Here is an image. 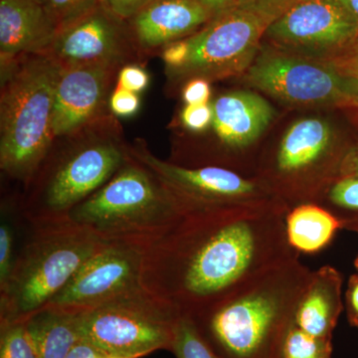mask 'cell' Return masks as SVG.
Instances as JSON below:
<instances>
[{
  "label": "cell",
  "mask_w": 358,
  "mask_h": 358,
  "mask_svg": "<svg viewBox=\"0 0 358 358\" xmlns=\"http://www.w3.org/2000/svg\"><path fill=\"white\" fill-rule=\"evenodd\" d=\"M143 255L136 245H103L44 308L81 313L143 288Z\"/></svg>",
  "instance_id": "obj_11"
},
{
  "label": "cell",
  "mask_w": 358,
  "mask_h": 358,
  "mask_svg": "<svg viewBox=\"0 0 358 358\" xmlns=\"http://www.w3.org/2000/svg\"><path fill=\"white\" fill-rule=\"evenodd\" d=\"M128 148L131 157L150 169L187 212L285 204L259 178L227 167L185 166L160 159L140 141Z\"/></svg>",
  "instance_id": "obj_9"
},
{
  "label": "cell",
  "mask_w": 358,
  "mask_h": 358,
  "mask_svg": "<svg viewBox=\"0 0 358 358\" xmlns=\"http://www.w3.org/2000/svg\"><path fill=\"white\" fill-rule=\"evenodd\" d=\"M186 213L185 206L157 176L129 155L117 173L75 207L67 220L105 243L147 248Z\"/></svg>",
  "instance_id": "obj_4"
},
{
  "label": "cell",
  "mask_w": 358,
  "mask_h": 358,
  "mask_svg": "<svg viewBox=\"0 0 358 358\" xmlns=\"http://www.w3.org/2000/svg\"><path fill=\"white\" fill-rule=\"evenodd\" d=\"M99 358H119V357H109V355H102Z\"/></svg>",
  "instance_id": "obj_41"
},
{
  "label": "cell",
  "mask_w": 358,
  "mask_h": 358,
  "mask_svg": "<svg viewBox=\"0 0 358 358\" xmlns=\"http://www.w3.org/2000/svg\"><path fill=\"white\" fill-rule=\"evenodd\" d=\"M212 128L221 145L234 152L253 145L274 117L272 106L254 92L224 94L212 103Z\"/></svg>",
  "instance_id": "obj_16"
},
{
  "label": "cell",
  "mask_w": 358,
  "mask_h": 358,
  "mask_svg": "<svg viewBox=\"0 0 358 358\" xmlns=\"http://www.w3.org/2000/svg\"><path fill=\"white\" fill-rule=\"evenodd\" d=\"M0 358H37L25 322L0 324Z\"/></svg>",
  "instance_id": "obj_24"
},
{
  "label": "cell",
  "mask_w": 358,
  "mask_h": 358,
  "mask_svg": "<svg viewBox=\"0 0 358 358\" xmlns=\"http://www.w3.org/2000/svg\"><path fill=\"white\" fill-rule=\"evenodd\" d=\"M128 147L115 136H90L60 154H49L26 186L22 215L33 227L67 220L126 164Z\"/></svg>",
  "instance_id": "obj_6"
},
{
  "label": "cell",
  "mask_w": 358,
  "mask_h": 358,
  "mask_svg": "<svg viewBox=\"0 0 358 358\" xmlns=\"http://www.w3.org/2000/svg\"><path fill=\"white\" fill-rule=\"evenodd\" d=\"M315 203L331 211L343 229L358 234V176H338L320 193Z\"/></svg>",
  "instance_id": "obj_21"
},
{
  "label": "cell",
  "mask_w": 358,
  "mask_h": 358,
  "mask_svg": "<svg viewBox=\"0 0 358 358\" xmlns=\"http://www.w3.org/2000/svg\"><path fill=\"white\" fill-rule=\"evenodd\" d=\"M150 78L148 71L140 65L128 64L117 73V87H121L134 93L141 94L148 89Z\"/></svg>",
  "instance_id": "obj_30"
},
{
  "label": "cell",
  "mask_w": 358,
  "mask_h": 358,
  "mask_svg": "<svg viewBox=\"0 0 358 358\" xmlns=\"http://www.w3.org/2000/svg\"><path fill=\"white\" fill-rule=\"evenodd\" d=\"M182 126L193 133H201L212 127L213 107L212 103L185 105L180 114Z\"/></svg>",
  "instance_id": "obj_28"
},
{
  "label": "cell",
  "mask_w": 358,
  "mask_h": 358,
  "mask_svg": "<svg viewBox=\"0 0 358 358\" xmlns=\"http://www.w3.org/2000/svg\"><path fill=\"white\" fill-rule=\"evenodd\" d=\"M322 60H326L341 74L358 82V38L343 50Z\"/></svg>",
  "instance_id": "obj_31"
},
{
  "label": "cell",
  "mask_w": 358,
  "mask_h": 358,
  "mask_svg": "<svg viewBox=\"0 0 358 358\" xmlns=\"http://www.w3.org/2000/svg\"><path fill=\"white\" fill-rule=\"evenodd\" d=\"M345 310L350 326L358 329V274L352 275L348 280Z\"/></svg>",
  "instance_id": "obj_35"
},
{
  "label": "cell",
  "mask_w": 358,
  "mask_h": 358,
  "mask_svg": "<svg viewBox=\"0 0 358 358\" xmlns=\"http://www.w3.org/2000/svg\"><path fill=\"white\" fill-rule=\"evenodd\" d=\"M265 37L278 48L327 59L358 38V23L336 0H307L271 23Z\"/></svg>",
  "instance_id": "obj_12"
},
{
  "label": "cell",
  "mask_w": 358,
  "mask_h": 358,
  "mask_svg": "<svg viewBox=\"0 0 358 358\" xmlns=\"http://www.w3.org/2000/svg\"><path fill=\"white\" fill-rule=\"evenodd\" d=\"M339 176H358V143L345 150L339 166Z\"/></svg>",
  "instance_id": "obj_36"
},
{
  "label": "cell",
  "mask_w": 358,
  "mask_h": 358,
  "mask_svg": "<svg viewBox=\"0 0 358 358\" xmlns=\"http://www.w3.org/2000/svg\"><path fill=\"white\" fill-rule=\"evenodd\" d=\"M171 352L176 358H221L188 315H179L174 324Z\"/></svg>",
  "instance_id": "obj_22"
},
{
  "label": "cell",
  "mask_w": 358,
  "mask_h": 358,
  "mask_svg": "<svg viewBox=\"0 0 358 358\" xmlns=\"http://www.w3.org/2000/svg\"><path fill=\"white\" fill-rule=\"evenodd\" d=\"M268 26L262 16L239 7L214 16L203 29L187 37V60L169 78L212 81L243 74L258 55Z\"/></svg>",
  "instance_id": "obj_10"
},
{
  "label": "cell",
  "mask_w": 358,
  "mask_h": 358,
  "mask_svg": "<svg viewBox=\"0 0 358 358\" xmlns=\"http://www.w3.org/2000/svg\"><path fill=\"white\" fill-rule=\"evenodd\" d=\"M13 229L8 222L0 225V291L6 288L15 262Z\"/></svg>",
  "instance_id": "obj_27"
},
{
  "label": "cell",
  "mask_w": 358,
  "mask_h": 358,
  "mask_svg": "<svg viewBox=\"0 0 358 358\" xmlns=\"http://www.w3.org/2000/svg\"><path fill=\"white\" fill-rule=\"evenodd\" d=\"M307 0H236L235 7L253 11L273 23L287 11Z\"/></svg>",
  "instance_id": "obj_26"
},
{
  "label": "cell",
  "mask_w": 358,
  "mask_h": 358,
  "mask_svg": "<svg viewBox=\"0 0 358 358\" xmlns=\"http://www.w3.org/2000/svg\"><path fill=\"white\" fill-rule=\"evenodd\" d=\"M33 228V236L15 257L6 288L0 291V324L24 322L43 310L107 244L68 220Z\"/></svg>",
  "instance_id": "obj_5"
},
{
  "label": "cell",
  "mask_w": 358,
  "mask_h": 358,
  "mask_svg": "<svg viewBox=\"0 0 358 358\" xmlns=\"http://www.w3.org/2000/svg\"><path fill=\"white\" fill-rule=\"evenodd\" d=\"M155 0H100L101 6L120 18L134 17Z\"/></svg>",
  "instance_id": "obj_32"
},
{
  "label": "cell",
  "mask_w": 358,
  "mask_h": 358,
  "mask_svg": "<svg viewBox=\"0 0 358 358\" xmlns=\"http://www.w3.org/2000/svg\"><path fill=\"white\" fill-rule=\"evenodd\" d=\"M312 274L296 257L192 317L221 358H282L285 341Z\"/></svg>",
  "instance_id": "obj_2"
},
{
  "label": "cell",
  "mask_w": 358,
  "mask_h": 358,
  "mask_svg": "<svg viewBox=\"0 0 358 358\" xmlns=\"http://www.w3.org/2000/svg\"><path fill=\"white\" fill-rule=\"evenodd\" d=\"M138 95L140 94L115 87L110 96V110L117 117H133L141 109V98Z\"/></svg>",
  "instance_id": "obj_29"
},
{
  "label": "cell",
  "mask_w": 358,
  "mask_h": 358,
  "mask_svg": "<svg viewBox=\"0 0 358 358\" xmlns=\"http://www.w3.org/2000/svg\"><path fill=\"white\" fill-rule=\"evenodd\" d=\"M103 353L99 352L96 348L90 345L84 339L80 338L74 348L71 350L67 358H99Z\"/></svg>",
  "instance_id": "obj_37"
},
{
  "label": "cell",
  "mask_w": 358,
  "mask_h": 358,
  "mask_svg": "<svg viewBox=\"0 0 358 358\" xmlns=\"http://www.w3.org/2000/svg\"><path fill=\"white\" fill-rule=\"evenodd\" d=\"M251 86L292 107L357 106L358 82L341 74L326 60L261 46L245 72Z\"/></svg>",
  "instance_id": "obj_8"
},
{
  "label": "cell",
  "mask_w": 358,
  "mask_h": 358,
  "mask_svg": "<svg viewBox=\"0 0 358 358\" xmlns=\"http://www.w3.org/2000/svg\"><path fill=\"white\" fill-rule=\"evenodd\" d=\"M102 6L59 31L48 51L62 68L108 65L119 68L134 55L117 20Z\"/></svg>",
  "instance_id": "obj_13"
},
{
  "label": "cell",
  "mask_w": 358,
  "mask_h": 358,
  "mask_svg": "<svg viewBox=\"0 0 358 358\" xmlns=\"http://www.w3.org/2000/svg\"><path fill=\"white\" fill-rule=\"evenodd\" d=\"M58 33L44 0H0L1 69L25 56L48 53Z\"/></svg>",
  "instance_id": "obj_15"
},
{
  "label": "cell",
  "mask_w": 358,
  "mask_h": 358,
  "mask_svg": "<svg viewBox=\"0 0 358 358\" xmlns=\"http://www.w3.org/2000/svg\"><path fill=\"white\" fill-rule=\"evenodd\" d=\"M286 204L185 214L145 248L141 285L194 317L300 254L289 246Z\"/></svg>",
  "instance_id": "obj_1"
},
{
  "label": "cell",
  "mask_w": 358,
  "mask_h": 358,
  "mask_svg": "<svg viewBox=\"0 0 358 358\" xmlns=\"http://www.w3.org/2000/svg\"><path fill=\"white\" fill-rule=\"evenodd\" d=\"M119 69L115 66L84 65L62 68L55 90L53 133L67 138L100 119Z\"/></svg>",
  "instance_id": "obj_14"
},
{
  "label": "cell",
  "mask_w": 358,
  "mask_h": 358,
  "mask_svg": "<svg viewBox=\"0 0 358 358\" xmlns=\"http://www.w3.org/2000/svg\"><path fill=\"white\" fill-rule=\"evenodd\" d=\"M287 241L298 254H315L327 248L339 229L338 219L322 205L308 202L289 209L285 218Z\"/></svg>",
  "instance_id": "obj_19"
},
{
  "label": "cell",
  "mask_w": 358,
  "mask_h": 358,
  "mask_svg": "<svg viewBox=\"0 0 358 358\" xmlns=\"http://www.w3.org/2000/svg\"><path fill=\"white\" fill-rule=\"evenodd\" d=\"M211 95L210 81L203 78L188 80L182 89V99L185 105L210 103Z\"/></svg>",
  "instance_id": "obj_34"
},
{
  "label": "cell",
  "mask_w": 358,
  "mask_h": 358,
  "mask_svg": "<svg viewBox=\"0 0 358 358\" xmlns=\"http://www.w3.org/2000/svg\"><path fill=\"white\" fill-rule=\"evenodd\" d=\"M62 67L49 54L1 69L0 167L27 186L52 150L55 90Z\"/></svg>",
  "instance_id": "obj_3"
},
{
  "label": "cell",
  "mask_w": 358,
  "mask_h": 358,
  "mask_svg": "<svg viewBox=\"0 0 358 358\" xmlns=\"http://www.w3.org/2000/svg\"><path fill=\"white\" fill-rule=\"evenodd\" d=\"M24 322L37 358H67L81 338L75 313L44 308Z\"/></svg>",
  "instance_id": "obj_20"
},
{
  "label": "cell",
  "mask_w": 358,
  "mask_h": 358,
  "mask_svg": "<svg viewBox=\"0 0 358 358\" xmlns=\"http://www.w3.org/2000/svg\"><path fill=\"white\" fill-rule=\"evenodd\" d=\"M213 17L195 0H155L134 16V37L141 48L152 50L187 36Z\"/></svg>",
  "instance_id": "obj_17"
},
{
  "label": "cell",
  "mask_w": 358,
  "mask_h": 358,
  "mask_svg": "<svg viewBox=\"0 0 358 358\" xmlns=\"http://www.w3.org/2000/svg\"><path fill=\"white\" fill-rule=\"evenodd\" d=\"M180 313L141 288L75 313L80 338L109 357L140 358L171 350Z\"/></svg>",
  "instance_id": "obj_7"
},
{
  "label": "cell",
  "mask_w": 358,
  "mask_h": 358,
  "mask_svg": "<svg viewBox=\"0 0 358 358\" xmlns=\"http://www.w3.org/2000/svg\"><path fill=\"white\" fill-rule=\"evenodd\" d=\"M355 268H357V272H358V256L357 257V259H355Z\"/></svg>",
  "instance_id": "obj_40"
},
{
  "label": "cell",
  "mask_w": 358,
  "mask_h": 358,
  "mask_svg": "<svg viewBox=\"0 0 358 358\" xmlns=\"http://www.w3.org/2000/svg\"><path fill=\"white\" fill-rule=\"evenodd\" d=\"M59 31L81 20L100 6V0H44Z\"/></svg>",
  "instance_id": "obj_25"
},
{
  "label": "cell",
  "mask_w": 358,
  "mask_h": 358,
  "mask_svg": "<svg viewBox=\"0 0 358 358\" xmlns=\"http://www.w3.org/2000/svg\"><path fill=\"white\" fill-rule=\"evenodd\" d=\"M355 108H357V109H358V99H357V106H355Z\"/></svg>",
  "instance_id": "obj_42"
},
{
  "label": "cell",
  "mask_w": 358,
  "mask_h": 358,
  "mask_svg": "<svg viewBox=\"0 0 358 358\" xmlns=\"http://www.w3.org/2000/svg\"><path fill=\"white\" fill-rule=\"evenodd\" d=\"M282 358H333V341L313 338L294 324L285 341Z\"/></svg>",
  "instance_id": "obj_23"
},
{
  "label": "cell",
  "mask_w": 358,
  "mask_h": 358,
  "mask_svg": "<svg viewBox=\"0 0 358 358\" xmlns=\"http://www.w3.org/2000/svg\"><path fill=\"white\" fill-rule=\"evenodd\" d=\"M343 275L331 266L313 271L294 313V326L313 338L333 341L343 310Z\"/></svg>",
  "instance_id": "obj_18"
},
{
  "label": "cell",
  "mask_w": 358,
  "mask_h": 358,
  "mask_svg": "<svg viewBox=\"0 0 358 358\" xmlns=\"http://www.w3.org/2000/svg\"><path fill=\"white\" fill-rule=\"evenodd\" d=\"M189 55L187 38L178 40L166 45L162 50V60L166 64L167 74L176 72L185 64Z\"/></svg>",
  "instance_id": "obj_33"
},
{
  "label": "cell",
  "mask_w": 358,
  "mask_h": 358,
  "mask_svg": "<svg viewBox=\"0 0 358 358\" xmlns=\"http://www.w3.org/2000/svg\"><path fill=\"white\" fill-rule=\"evenodd\" d=\"M195 1L208 9L213 16H217L219 14L234 8L236 4V0H195Z\"/></svg>",
  "instance_id": "obj_38"
},
{
  "label": "cell",
  "mask_w": 358,
  "mask_h": 358,
  "mask_svg": "<svg viewBox=\"0 0 358 358\" xmlns=\"http://www.w3.org/2000/svg\"><path fill=\"white\" fill-rule=\"evenodd\" d=\"M358 23V0H336Z\"/></svg>",
  "instance_id": "obj_39"
}]
</instances>
